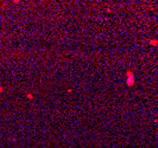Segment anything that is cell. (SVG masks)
Segmentation results:
<instances>
[{"instance_id": "cell-1", "label": "cell", "mask_w": 158, "mask_h": 148, "mask_svg": "<svg viewBox=\"0 0 158 148\" xmlns=\"http://www.w3.org/2000/svg\"><path fill=\"white\" fill-rule=\"evenodd\" d=\"M127 77H128V81H127L128 86H132V84H133V75H132V72H131V71H128V72H127Z\"/></svg>"}]
</instances>
